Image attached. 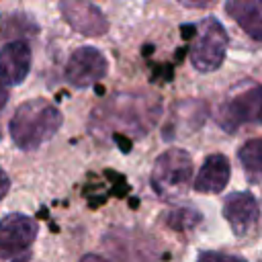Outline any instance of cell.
Masks as SVG:
<instances>
[{"instance_id":"18","label":"cell","mask_w":262,"mask_h":262,"mask_svg":"<svg viewBox=\"0 0 262 262\" xmlns=\"http://www.w3.org/2000/svg\"><path fill=\"white\" fill-rule=\"evenodd\" d=\"M80 262H108V260H104V258H100V256H96V254H86Z\"/></svg>"},{"instance_id":"12","label":"cell","mask_w":262,"mask_h":262,"mask_svg":"<svg viewBox=\"0 0 262 262\" xmlns=\"http://www.w3.org/2000/svg\"><path fill=\"white\" fill-rule=\"evenodd\" d=\"M237 158H239V162H242L246 174H248L252 180L262 178V137H256V139L246 141V143L239 147Z\"/></svg>"},{"instance_id":"7","label":"cell","mask_w":262,"mask_h":262,"mask_svg":"<svg viewBox=\"0 0 262 262\" xmlns=\"http://www.w3.org/2000/svg\"><path fill=\"white\" fill-rule=\"evenodd\" d=\"M66 23L80 35L100 37L108 31V20L90 0H59Z\"/></svg>"},{"instance_id":"15","label":"cell","mask_w":262,"mask_h":262,"mask_svg":"<svg viewBox=\"0 0 262 262\" xmlns=\"http://www.w3.org/2000/svg\"><path fill=\"white\" fill-rule=\"evenodd\" d=\"M178 2L186 8H207L215 4V0H178Z\"/></svg>"},{"instance_id":"4","label":"cell","mask_w":262,"mask_h":262,"mask_svg":"<svg viewBox=\"0 0 262 262\" xmlns=\"http://www.w3.org/2000/svg\"><path fill=\"white\" fill-rule=\"evenodd\" d=\"M217 123L229 133L242 125L262 123V84H246L235 88L233 94H229L219 106Z\"/></svg>"},{"instance_id":"10","label":"cell","mask_w":262,"mask_h":262,"mask_svg":"<svg viewBox=\"0 0 262 262\" xmlns=\"http://www.w3.org/2000/svg\"><path fill=\"white\" fill-rule=\"evenodd\" d=\"M229 174H231L229 160L223 154H211L209 158H205L192 186H194L196 192L217 194L227 186Z\"/></svg>"},{"instance_id":"9","label":"cell","mask_w":262,"mask_h":262,"mask_svg":"<svg viewBox=\"0 0 262 262\" xmlns=\"http://www.w3.org/2000/svg\"><path fill=\"white\" fill-rule=\"evenodd\" d=\"M31 70V49L25 41H10L0 49V84L16 86Z\"/></svg>"},{"instance_id":"5","label":"cell","mask_w":262,"mask_h":262,"mask_svg":"<svg viewBox=\"0 0 262 262\" xmlns=\"http://www.w3.org/2000/svg\"><path fill=\"white\" fill-rule=\"evenodd\" d=\"M37 237V223L23 213H10L0 219V258L25 262L29 248Z\"/></svg>"},{"instance_id":"6","label":"cell","mask_w":262,"mask_h":262,"mask_svg":"<svg viewBox=\"0 0 262 262\" xmlns=\"http://www.w3.org/2000/svg\"><path fill=\"white\" fill-rule=\"evenodd\" d=\"M106 57L96 47H78L66 66V78L74 88H88L106 76Z\"/></svg>"},{"instance_id":"3","label":"cell","mask_w":262,"mask_h":262,"mask_svg":"<svg viewBox=\"0 0 262 262\" xmlns=\"http://www.w3.org/2000/svg\"><path fill=\"white\" fill-rule=\"evenodd\" d=\"M194 31L196 35L190 45V63L199 72H215L225 59L227 33L213 16L203 18L194 27Z\"/></svg>"},{"instance_id":"8","label":"cell","mask_w":262,"mask_h":262,"mask_svg":"<svg viewBox=\"0 0 262 262\" xmlns=\"http://www.w3.org/2000/svg\"><path fill=\"white\" fill-rule=\"evenodd\" d=\"M223 217L235 235H246L260 217L256 196L252 192H231L223 201Z\"/></svg>"},{"instance_id":"11","label":"cell","mask_w":262,"mask_h":262,"mask_svg":"<svg viewBox=\"0 0 262 262\" xmlns=\"http://www.w3.org/2000/svg\"><path fill=\"white\" fill-rule=\"evenodd\" d=\"M225 12L248 37L262 41V0H227Z\"/></svg>"},{"instance_id":"2","label":"cell","mask_w":262,"mask_h":262,"mask_svg":"<svg viewBox=\"0 0 262 262\" xmlns=\"http://www.w3.org/2000/svg\"><path fill=\"white\" fill-rule=\"evenodd\" d=\"M192 178V160L180 147H170L160 154L151 170V188L166 201L178 199L186 192Z\"/></svg>"},{"instance_id":"16","label":"cell","mask_w":262,"mask_h":262,"mask_svg":"<svg viewBox=\"0 0 262 262\" xmlns=\"http://www.w3.org/2000/svg\"><path fill=\"white\" fill-rule=\"evenodd\" d=\"M8 188H10V180H8V174H6V172L0 168V201L6 196Z\"/></svg>"},{"instance_id":"13","label":"cell","mask_w":262,"mask_h":262,"mask_svg":"<svg viewBox=\"0 0 262 262\" xmlns=\"http://www.w3.org/2000/svg\"><path fill=\"white\" fill-rule=\"evenodd\" d=\"M168 219H170L168 223L174 229H190L201 221V215L192 209H178V211H172L168 215Z\"/></svg>"},{"instance_id":"1","label":"cell","mask_w":262,"mask_h":262,"mask_svg":"<svg viewBox=\"0 0 262 262\" xmlns=\"http://www.w3.org/2000/svg\"><path fill=\"white\" fill-rule=\"evenodd\" d=\"M63 117L55 104L45 98H33L16 106L8 131L12 141L20 149H37L45 141H49L61 127Z\"/></svg>"},{"instance_id":"14","label":"cell","mask_w":262,"mask_h":262,"mask_svg":"<svg viewBox=\"0 0 262 262\" xmlns=\"http://www.w3.org/2000/svg\"><path fill=\"white\" fill-rule=\"evenodd\" d=\"M196 262H248L242 256L233 254H223V252H201Z\"/></svg>"},{"instance_id":"17","label":"cell","mask_w":262,"mask_h":262,"mask_svg":"<svg viewBox=\"0 0 262 262\" xmlns=\"http://www.w3.org/2000/svg\"><path fill=\"white\" fill-rule=\"evenodd\" d=\"M6 100H8V90L4 84H0V111L6 106Z\"/></svg>"}]
</instances>
